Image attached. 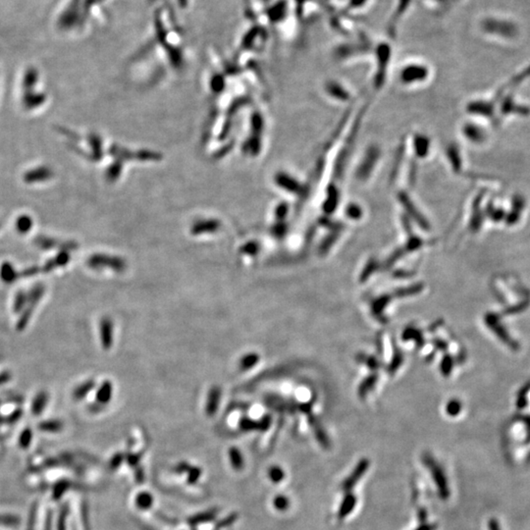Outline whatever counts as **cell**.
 <instances>
[{"label": "cell", "mask_w": 530, "mask_h": 530, "mask_svg": "<svg viewBox=\"0 0 530 530\" xmlns=\"http://www.w3.org/2000/svg\"><path fill=\"white\" fill-rule=\"evenodd\" d=\"M461 410H462V404L458 400H452V401L447 403V406H446L447 414L451 417L458 416L460 414Z\"/></svg>", "instance_id": "34"}, {"label": "cell", "mask_w": 530, "mask_h": 530, "mask_svg": "<svg viewBox=\"0 0 530 530\" xmlns=\"http://www.w3.org/2000/svg\"><path fill=\"white\" fill-rule=\"evenodd\" d=\"M402 340L403 341H409V340H415L416 341V344L418 345V347L421 348L424 343H425V340L424 337L421 333L420 330H418L417 328H414V327H407L404 329V331L402 332Z\"/></svg>", "instance_id": "22"}, {"label": "cell", "mask_w": 530, "mask_h": 530, "mask_svg": "<svg viewBox=\"0 0 530 530\" xmlns=\"http://www.w3.org/2000/svg\"><path fill=\"white\" fill-rule=\"evenodd\" d=\"M31 436H32V433H31L30 430H25L22 434V436H21V445L22 446H27L28 443L31 440Z\"/></svg>", "instance_id": "37"}, {"label": "cell", "mask_w": 530, "mask_h": 530, "mask_svg": "<svg viewBox=\"0 0 530 530\" xmlns=\"http://www.w3.org/2000/svg\"><path fill=\"white\" fill-rule=\"evenodd\" d=\"M340 233H341L340 231H333L329 236H327L324 239V241H322L321 244L319 247V255L320 256H324L325 254L328 253V251L331 249V247L334 244V242L337 240Z\"/></svg>", "instance_id": "25"}, {"label": "cell", "mask_w": 530, "mask_h": 530, "mask_svg": "<svg viewBox=\"0 0 530 530\" xmlns=\"http://www.w3.org/2000/svg\"><path fill=\"white\" fill-rule=\"evenodd\" d=\"M377 379H378V376L374 372L361 382V384L359 385L358 390H357V394L360 399H365L368 394L374 388V386L377 382Z\"/></svg>", "instance_id": "19"}, {"label": "cell", "mask_w": 530, "mask_h": 530, "mask_svg": "<svg viewBox=\"0 0 530 530\" xmlns=\"http://www.w3.org/2000/svg\"><path fill=\"white\" fill-rule=\"evenodd\" d=\"M357 359L360 361V362H364L368 368L372 371H377L381 368V362L379 361L378 358H376L375 356H369V355H365L363 353L357 355Z\"/></svg>", "instance_id": "27"}, {"label": "cell", "mask_w": 530, "mask_h": 530, "mask_svg": "<svg viewBox=\"0 0 530 530\" xmlns=\"http://www.w3.org/2000/svg\"><path fill=\"white\" fill-rule=\"evenodd\" d=\"M377 55V71L375 75L374 84L376 88H381L386 79V72L391 57V49L387 44H381L376 48Z\"/></svg>", "instance_id": "4"}, {"label": "cell", "mask_w": 530, "mask_h": 530, "mask_svg": "<svg viewBox=\"0 0 530 530\" xmlns=\"http://www.w3.org/2000/svg\"><path fill=\"white\" fill-rule=\"evenodd\" d=\"M402 361H403V354L402 352L399 350V349H395L394 351V354H393V358L388 366V371L390 374H394L397 370H399V368L402 365Z\"/></svg>", "instance_id": "26"}, {"label": "cell", "mask_w": 530, "mask_h": 530, "mask_svg": "<svg viewBox=\"0 0 530 530\" xmlns=\"http://www.w3.org/2000/svg\"><path fill=\"white\" fill-rule=\"evenodd\" d=\"M399 199L402 202L403 208L406 209V211L410 213L411 217H413L418 222V225L420 226L424 230H428L430 228L428 221L418 211V208L416 209V206L414 205V202L412 201V199L410 198V196L407 194H405V193L402 192V193L399 194Z\"/></svg>", "instance_id": "8"}, {"label": "cell", "mask_w": 530, "mask_h": 530, "mask_svg": "<svg viewBox=\"0 0 530 530\" xmlns=\"http://www.w3.org/2000/svg\"><path fill=\"white\" fill-rule=\"evenodd\" d=\"M430 148V141L424 135H416L414 138V149L416 154L420 158H424L428 155Z\"/></svg>", "instance_id": "12"}, {"label": "cell", "mask_w": 530, "mask_h": 530, "mask_svg": "<svg viewBox=\"0 0 530 530\" xmlns=\"http://www.w3.org/2000/svg\"><path fill=\"white\" fill-rule=\"evenodd\" d=\"M418 530H431V527H429V526H422V527L418 528Z\"/></svg>", "instance_id": "43"}, {"label": "cell", "mask_w": 530, "mask_h": 530, "mask_svg": "<svg viewBox=\"0 0 530 530\" xmlns=\"http://www.w3.org/2000/svg\"><path fill=\"white\" fill-rule=\"evenodd\" d=\"M325 89L329 96L336 99L343 100V101H347L350 99V94L340 84H338L337 81H334V80L328 81L326 84Z\"/></svg>", "instance_id": "13"}, {"label": "cell", "mask_w": 530, "mask_h": 530, "mask_svg": "<svg viewBox=\"0 0 530 530\" xmlns=\"http://www.w3.org/2000/svg\"><path fill=\"white\" fill-rule=\"evenodd\" d=\"M369 461L366 459H363L361 460L358 465L355 466L354 470L351 473V475L346 479V481L344 482V488L349 490L351 488H353V486L356 484V482L358 481L362 475L364 474V472L366 471L368 467H369Z\"/></svg>", "instance_id": "10"}, {"label": "cell", "mask_w": 530, "mask_h": 530, "mask_svg": "<svg viewBox=\"0 0 530 530\" xmlns=\"http://www.w3.org/2000/svg\"><path fill=\"white\" fill-rule=\"evenodd\" d=\"M423 290V284L421 283H417V284H414L410 287H405V288H400V289H397L394 292V295L393 297H396V298H405V297H411V296H415L417 294H419L421 291Z\"/></svg>", "instance_id": "24"}, {"label": "cell", "mask_w": 530, "mask_h": 530, "mask_svg": "<svg viewBox=\"0 0 530 530\" xmlns=\"http://www.w3.org/2000/svg\"><path fill=\"white\" fill-rule=\"evenodd\" d=\"M44 293H45V287H44V285H42V284H36V285L31 290V292L28 294L27 305L25 306L24 310L22 311L21 318L19 319V321L17 323V329H18L19 331L24 330V329L26 328L27 324L29 323V320H30V317L32 316V311H33L35 305H37V303H38V302L40 301V299L43 298Z\"/></svg>", "instance_id": "1"}, {"label": "cell", "mask_w": 530, "mask_h": 530, "mask_svg": "<svg viewBox=\"0 0 530 530\" xmlns=\"http://www.w3.org/2000/svg\"><path fill=\"white\" fill-rule=\"evenodd\" d=\"M39 427L42 430H45V431L56 432L62 428V422L59 420H48V421L42 422L39 424Z\"/></svg>", "instance_id": "30"}, {"label": "cell", "mask_w": 530, "mask_h": 530, "mask_svg": "<svg viewBox=\"0 0 530 530\" xmlns=\"http://www.w3.org/2000/svg\"><path fill=\"white\" fill-rule=\"evenodd\" d=\"M339 205V191L335 186H330L327 191V196L323 203V210L331 214L335 211Z\"/></svg>", "instance_id": "14"}, {"label": "cell", "mask_w": 530, "mask_h": 530, "mask_svg": "<svg viewBox=\"0 0 530 530\" xmlns=\"http://www.w3.org/2000/svg\"><path fill=\"white\" fill-rule=\"evenodd\" d=\"M308 421H309V424H310V426L312 427V429H313V431L315 433L316 439L318 440V442L321 444L322 446L328 447L329 446V440H328V437L325 433V431L323 430V427H322L319 420L315 417H313V416H309Z\"/></svg>", "instance_id": "16"}, {"label": "cell", "mask_w": 530, "mask_h": 530, "mask_svg": "<svg viewBox=\"0 0 530 530\" xmlns=\"http://www.w3.org/2000/svg\"><path fill=\"white\" fill-rule=\"evenodd\" d=\"M300 409L305 413V414H309V412L311 411V403L310 402H307V403H303Z\"/></svg>", "instance_id": "41"}, {"label": "cell", "mask_w": 530, "mask_h": 530, "mask_svg": "<svg viewBox=\"0 0 530 530\" xmlns=\"http://www.w3.org/2000/svg\"><path fill=\"white\" fill-rule=\"evenodd\" d=\"M346 214H347V216L349 218L353 219V220H356V219H359V218L362 217V209L359 206H357L355 203H351V205H349L347 207Z\"/></svg>", "instance_id": "33"}, {"label": "cell", "mask_w": 530, "mask_h": 530, "mask_svg": "<svg viewBox=\"0 0 530 530\" xmlns=\"http://www.w3.org/2000/svg\"><path fill=\"white\" fill-rule=\"evenodd\" d=\"M488 526H489V530H501V527L499 525L498 520L496 518H491L489 520Z\"/></svg>", "instance_id": "39"}, {"label": "cell", "mask_w": 530, "mask_h": 530, "mask_svg": "<svg viewBox=\"0 0 530 530\" xmlns=\"http://www.w3.org/2000/svg\"><path fill=\"white\" fill-rule=\"evenodd\" d=\"M432 344H433L435 349L440 350V351H445L448 348V344L446 342H444L443 340H441V339H437V338L434 339L433 341H432Z\"/></svg>", "instance_id": "36"}, {"label": "cell", "mask_w": 530, "mask_h": 530, "mask_svg": "<svg viewBox=\"0 0 530 530\" xmlns=\"http://www.w3.org/2000/svg\"><path fill=\"white\" fill-rule=\"evenodd\" d=\"M10 377H11V375H10L9 372H2V373L0 374V385H2V384H4V383L8 382L9 379H10Z\"/></svg>", "instance_id": "40"}, {"label": "cell", "mask_w": 530, "mask_h": 530, "mask_svg": "<svg viewBox=\"0 0 530 530\" xmlns=\"http://www.w3.org/2000/svg\"><path fill=\"white\" fill-rule=\"evenodd\" d=\"M95 387H96V382L94 380H87L74 390L73 396L76 400L80 401L85 399L94 390Z\"/></svg>", "instance_id": "21"}, {"label": "cell", "mask_w": 530, "mask_h": 530, "mask_svg": "<svg viewBox=\"0 0 530 530\" xmlns=\"http://www.w3.org/2000/svg\"><path fill=\"white\" fill-rule=\"evenodd\" d=\"M377 261L374 260V259H370V261L368 262V264L365 265L362 273L360 274V277H359V281L360 282H365L370 276L372 275V273L376 270L377 268Z\"/></svg>", "instance_id": "31"}, {"label": "cell", "mask_w": 530, "mask_h": 530, "mask_svg": "<svg viewBox=\"0 0 530 530\" xmlns=\"http://www.w3.org/2000/svg\"><path fill=\"white\" fill-rule=\"evenodd\" d=\"M423 463L428 467L430 470L432 477H433L435 484L439 490V493L443 499L448 498L450 495L449 486L447 483V479L445 476V473L443 472L442 468L436 463V461L430 455H424L423 456Z\"/></svg>", "instance_id": "2"}, {"label": "cell", "mask_w": 530, "mask_h": 530, "mask_svg": "<svg viewBox=\"0 0 530 530\" xmlns=\"http://www.w3.org/2000/svg\"><path fill=\"white\" fill-rule=\"evenodd\" d=\"M260 360V356L257 353H249L244 354L240 360V369L242 371L255 368Z\"/></svg>", "instance_id": "23"}, {"label": "cell", "mask_w": 530, "mask_h": 530, "mask_svg": "<svg viewBox=\"0 0 530 530\" xmlns=\"http://www.w3.org/2000/svg\"><path fill=\"white\" fill-rule=\"evenodd\" d=\"M221 396H222L221 388H219L218 386L211 387V389L209 390V395H208L207 407H206L207 414L209 416H214L216 414L219 403L221 402Z\"/></svg>", "instance_id": "9"}, {"label": "cell", "mask_w": 530, "mask_h": 530, "mask_svg": "<svg viewBox=\"0 0 530 530\" xmlns=\"http://www.w3.org/2000/svg\"><path fill=\"white\" fill-rule=\"evenodd\" d=\"M100 343L104 350L111 349L114 342V325L109 317H103L99 322Z\"/></svg>", "instance_id": "7"}, {"label": "cell", "mask_w": 530, "mask_h": 530, "mask_svg": "<svg viewBox=\"0 0 530 530\" xmlns=\"http://www.w3.org/2000/svg\"><path fill=\"white\" fill-rule=\"evenodd\" d=\"M354 504H355L354 496H352V495L347 496V498H345L344 502L341 505L340 512H339V516L340 517H345L346 515H348V514L353 510Z\"/></svg>", "instance_id": "29"}, {"label": "cell", "mask_w": 530, "mask_h": 530, "mask_svg": "<svg viewBox=\"0 0 530 530\" xmlns=\"http://www.w3.org/2000/svg\"><path fill=\"white\" fill-rule=\"evenodd\" d=\"M27 301H28V294H26L23 291H19L15 296V300L13 304L14 312H17V313L22 312L27 305Z\"/></svg>", "instance_id": "28"}, {"label": "cell", "mask_w": 530, "mask_h": 530, "mask_svg": "<svg viewBox=\"0 0 530 530\" xmlns=\"http://www.w3.org/2000/svg\"><path fill=\"white\" fill-rule=\"evenodd\" d=\"M69 259H70V257H69L68 253L62 252L57 257H55L54 258H52L51 260H49V262L44 266L43 270H44V272H50L51 270H53L56 267L66 265L68 263Z\"/></svg>", "instance_id": "20"}, {"label": "cell", "mask_w": 530, "mask_h": 530, "mask_svg": "<svg viewBox=\"0 0 530 530\" xmlns=\"http://www.w3.org/2000/svg\"><path fill=\"white\" fill-rule=\"evenodd\" d=\"M453 366H454L453 357L451 356L450 354H445L440 364V370H441L442 374L444 376H449L451 371L453 370Z\"/></svg>", "instance_id": "32"}, {"label": "cell", "mask_w": 530, "mask_h": 530, "mask_svg": "<svg viewBox=\"0 0 530 530\" xmlns=\"http://www.w3.org/2000/svg\"><path fill=\"white\" fill-rule=\"evenodd\" d=\"M89 265L94 268L108 267L117 272L123 271L126 267V264L122 259L117 258V257L101 256V255H97V256L91 257L89 259Z\"/></svg>", "instance_id": "6"}, {"label": "cell", "mask_w": 530, "mask_h": 530, "mask_svg": "<svg viewBox=\"0 0 530 530\" xmlns=\"http://www.w3.org/2000/svg\"><path fill=\"white\" fill-rule=\"evenodd\" d=\"M18 273L10 262H4L0 267V279L5 284H12L17 281Z\"/></svg>", "instance_id": "17"}, {"label": "cell", "mask_w": 530, "mask_h": 530, "mask_svg": "<svg viewBox=\"0 0 530 530\" xmlns=\"http://www.w3.org/2000/svg\"><path fill=\"white\" fill-rule=\"evenodd\" d=\"M49 402V395L42 391L37 393V395L34 397L32 403V412L34 416H39L46 409L47 404Z\"/></svg>", "instance_id": "18"}, {"label": "cell", "mask_w": 530, "mask_h": 530, "mask_svg": "<svg viewBox=\"0 0 530 530\" xmlns=\"http://www.w3.org/2000/svg\"><path fill=\"white\" fill-rule=\"evenodd\" d=\"M30 228H31V220L29 218L24 217L21 220H19V222H18L19 231H21L23 233H26Z\"/></svg>", "instance_id": "35"}, {"label": "cell", "mask_w": 530, "mask_h": 530, "mask_svg": "<svg viewBox=\"0 0 530 530\" xmlns=\"http://www.w3.org/2000/svg\"><path fill=\"white\" fill-rule=\"evenodd\" d=\"M429 76L427 66L418 63L405 65L400 72V80L404 85H414L426 80Z\"/></svg>", "instance_id": "3"}, {"label": "cell", "mask_w": 530, "mask_h": 530, "mask_svg": "<svg viewBox=\"0 0 530 530\" xmlns=\"http://www.w3.org/2000/svg\"><path fill=\"white\" fill-rule=\"evenodd\" d=\"M379 157H380V150L378 147L371 146L368 149L363 159L360 162L356 170L355 175L359 181H365L369 179Z\"/></svg>", "instance_id": "5"}, {"label": "cell", "mask_w": 530, "mask_h": 530, "mask_svg": "<svg viewBox=\"0 0 530 530\" xmlns=\"http://www.w3.org/2000/svg\"><path fill=\"white\" fill-rule=\"evenodd\" d=\"M393 296L392 295H383L381 297H379L378 299H376L372 305H371V310H372V314L375 316L376 319H378L379 321L385 322V317H384V309L386 308V306L389 305V303L391 302Z\"/></svg>", "instance_id": "11"}, {"label": "cell", "mask_w": 530, "mask_h": 530, "mask_svg": "<svg viewBox=\"0 0 530 530\" xmlns=\"http://www.w3.org/2000/svg\"><path fill=\"white\" fill-rule=\"evenodd\" d=\"M38 272H39V268L36 267V266H32V267H30V268L26 269V270L23 272V275H24L25 277H30V276H33V275H35V274H37Z\"/></svg>", "instance_id": "38"}, {"label": "cell", "mask_w": 530, "mask_h": 530, "mask_svg": "<svg viewBox=\"0 0 530 530\" xmlns=\"http://www.w3.org/2000/svg\"><path fill=\"white\" fill-rule=\"evenodd\" d=\"M364 2H365V0H352V3H353L355 6H358V7L362 6Z\"/></svg>", "instance_id": "42"}, {"label": "cell", "mask_w": 530, "mask_h": 530, "mask_svg": "<svg viewBox=\"0 0 530 530\" xmlns=\"http://www.w3.org/2000/svg\"><path fill=\"white\" fill-rule=\"evenodd\" d=\"M113 395L112 383L108 380L104 381L97 390V401L98 404H107L111 401Z\"/></svg>", "instance_id": "15"}]
</instances>
